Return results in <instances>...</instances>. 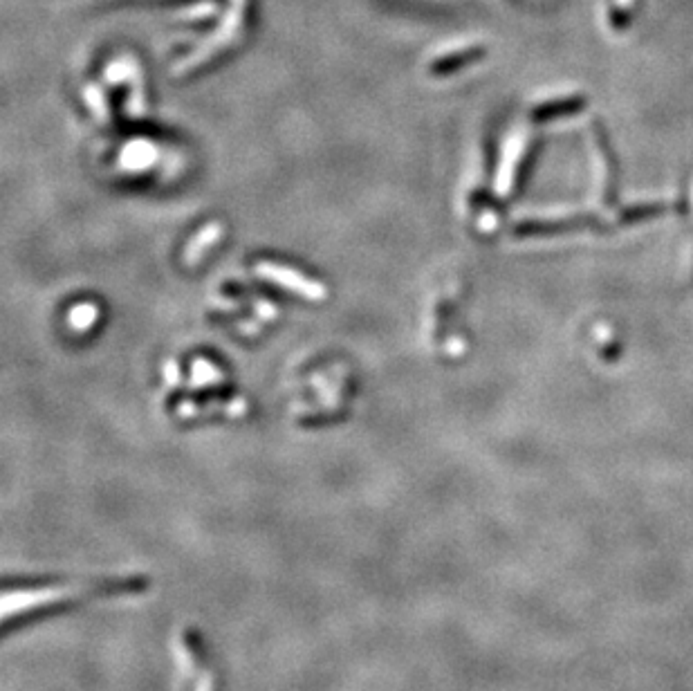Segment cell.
<instances>
[{
  "label": "cell",
  "mask_w": 693,
  "mask_h": 691,
  "mask_svg": "<svg viewBox=\"0 0 693 691\" xmlns=\"http://www.w3.org/2000/svg\"><path fill=\"white\" fill-rule=\"evenodd\" d=\"M572 108H579V101H566V104H552L550 108H543V110H548V113H541V117L568 113V110H572Z\"/></svg>",
  "instance_id": "1"
}]
</instances>
